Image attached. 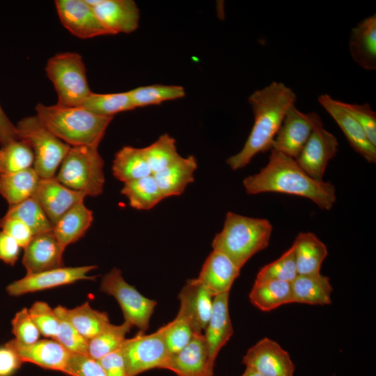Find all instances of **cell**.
<instances>
[{"mask_svg": "<svg viewBox=\"0 0 376 376\" xmlns=\"http://www.w3.org/2000/svg\"><path fill=\"white\" fill-rule=\"evenodd\" d=\"M96 268V265L63 266L38 273L26 274L24 277L8 285L6 291L11 296H20L71 284L80 280H91L94 276L88 274Z\"/></svg>", "mask_w": 376, "mask_h": 376, "instance_id": "cell-11", "label": "cell"}, {"mask_svg": "<svg viewBox=\"0 0 376 376\" xmlns=\"http://www.w3.org/2000/svg\"><path fill=\"white\" fill-rule=\"evenodd\" d=\"M320 104L341 129L351 147L369 163L376 162V146L368 139L364 130L348 111L344 102L328 94L318 97Z\"/></svg>", "mask_w": 376, "mask_h": 376, "instance_id": "cell-14", "label": "cell"}, {"mask_svg": "<svg viewBox=\"0 0 376 376\" xmlns=\"http://www.w3.org/2000/svg\"><path fill=\"white\" fill-rule=\"evenodd\" d=\"M270 150L266 166L243 180L248 194L268 192L292 194L308 198L322 210L333 207L336 194L331 182L312 178L295 159L273 149Z\"/></svg>", "mask_w": 376, "mask_h": 376, "instance_id": "cell-1", "label": "cell"}, {"mask_svg": "<svg viewBox=\"0 0 376 376\" xmlns=\"http://www.w3.org/2000/svg\"><path fill=\"white\" fill-rule=\"evenodd\" d=\"M344 105L363 128L369 141L376 146V113L370 104L344 102Z\"/></svg>", "mask_w": 376, "mask_h": 376, "instance_id": "cell-46", "label": "cell"}, {"mask_svg": "<svg viewBox=\"0 0 376 376\" xmlns=\"http://www.w3.org/2000/svg\"><path fill=\"white\" fill-rule=\"evenodd\" d=\"M29 313L40 334L55 340L58 331V321L54 308L45 301H37L29 309Z\"/></svg>", "mask_w": 376, "mask_h": 376, "instance_id": "cell-43", "label": "cell"}, {"mask_svg": "<svg viewBox=\"0 0 376 376\" xmlns=\"http://www.w3.org/2000/svg\"><path fill=\"white\" fill-rule=\"evenodd\" d=\"M213 297L197 279H189L178 295V316L186 320L194 334H203L211 316Z\"/></svg>", "mask_w": 376, "mask_h": 376, "instance_id": "cell-15", "label": "cell"}, {"mask_svg": "<svg viewBox=\"0 0 376 376\" xmlns=\"http://www.w3.org/2000/svg\"><path fill=\"white\" fill-rule=\"evenodd\" d=\"M338 145L336 136L324 129L321 120L295 160L310 177L323 180L329 162L338 152Z\"/></svg>", "mask_w": 376, "mask_h": 376, "instance_id": "cell-12", "label": "cell"}, {"mask_svg": "<svg viewBox=\"0 0 376 376\" xmlns=\"http://www.w3.org/2000/svg\"><path fill=\"white\" fill-rule=\"evenodd\" d=\"M242 363L264 376H294L295 370L289 353L276 341L264 338L251 347Z\"/></svg>", "mask_w": 376, "mask_h": 376, "instance_id": "cell-13", "label": "cell"}, {"mask_svg": "<svg viewBox=\"0 0 376 376\" xmlns=\"http://www.w3.org/2000/svg\"><path fill=\"white\" fill-rule=\"evenodd\" d=\"M65 374L69 376H107L97 360L88 355L70 353Z\"/></svg>", "mask_w": 376, "mask_h": 376, "instance_id": "cell-45", "label": "cell"}, {"mask_svg": "<svg viewBox=\"0 0 376 376\" xmlns=\"http://www.w3.org/2000/svg\"><path fill=\"white\" fill-rule=\"evenodd\" d=\"M169 370L178 376H212L203 334H194L180 351L171 354Z\"/></svg>", "mask_w": 376, "mask_h": 376, "instance_id": "cell-23", "label": "cell"}, {"mask_svg": "<svg viewBox=\"0 0 376 376\" xmlns=\"http://www.w3.org/2000/svg\"><path fill=\"white\" fill-rule=\"evenodd\" d=\"M93 221V212L81 202L69 210L53 225L52 233L66 248L85 235Z\"/></svg>", "mask_w": 376, "mask_h": 376, "instance_id": "cell-28", "label": "cell"}, {"mask_svg": "<svg viewBox=\"0 0 376 376\" xmlns=\"http://www.w3.org/2000/svg\"><path fill=\"white\" fill-rule=\"evenodd\" d=\"M18 139L31 147L33 155V168L40 178H52L70 148L49 131L36 116L18 121L15 125Z\"/></svg>", "mask_w": 376, "mask_h": 376, "instance_id": "cell-6", "label": "cell"}, {"mask_svg": "<svg viewBox=\"0 0 376 376\" xmlns=\"http://www.w3.org/2000/svg\"><path fill=\"white\" fill-rule=\"evenodd\" d=\"M21 249L14 238L0 230V260L13 266L18 260Z\"/></svg>", "mask_w": 376, "mask_h": 376, "instance_id": "cell-49", "label": "cell"}, {"mask_svg": "<svg viewBox=\"0 0 376 376\" xmlns=\"http://www.w3.org/2000/svg\"><path fill=\"white\" fill-rule=\"evenodd\" d=\"M228 299L229 292L220 294L213 298L211 316L204 331L209 363L213 370L219 351L233 334Z\"/></svg>", "mask_w": 376, "mask_h": 376, "instance_id": "cell-21", "label": "cell"}, {"mask_svg": "<svg viewBox=\"0 0 376 376\" xmlns=\"http://www.w3.org/2000/svg\"><path fill=\"white\" fill-rule=\"evenodd\" d=\"M33 152L27 143L17 139L0 148V174L19 172L32 168Z\"/></svg>", "mask_w": 376, "mask_h": 376, "instance_id": "cell-38", "label": "cell"}, {"mask_svg": "<svg viewBox=\"0 0 376 376\" xmlns=\"http://www.w3.org/2000/svg\"><path fill=\"white\" fill-rule=\"evenodd\" d=\"M59 19L65 28L79 38L111 35L85 0H56Z\"/></svg>", "mask_w": 376, "mask_h": 376, "instance_id": "cell-17", "label": "cell"}, {"mask_svg": "<svg viewBox=\"0 0 376 376\" xmlns=\"http://www.w3.org/2000/svg\"><path fill=\"white\" fill-rule=\"evenodd\" d=\"M12 332L17 342L30 345L39 340L40 332L31 317L29 309L19 311L11 322Z\"/></svg>", "mask_w": 376, "mask_h": 376, "instance_id": "cell-44", "label": "cell"}, {"mask_svg": "<svg viewBox=\"0 0 376 376\" xmlns=\"http://www.w3.org/2000/svg\"><path fill=\"white\" fill-rule=\"evenodd\" d=\"M296 100L291 88L275 81L251 93L248 102L254 116L253 125L242 150L226 159L232 170L245 167L257 154L271 150L286 112Z\"/></svg>", "mask_w": 376, "mask_h": 376, "instance_id": "cell-2", "label": "cell"}, {"mask_svg": "<svg viewBox=\"0 0 376 376\" xmlns=\"http://www.w3.org/2000/svg\"><path fill=\"white\" fill-rule=\"evenodd\" d=\"M98 146H70L55 178L67 187L86 196L101 194L105 182L104 163Z\"/></svg>", "mask_w": 376, "mask_h": 376, "instance_id": "cell-5", "label": "cell"}, {"mask_svg": "<svg viewBox=\"0 0 376 376\" xmlns=\"http://www.w3.org/2000/svg\"><path fill=\"white\" fill-rule=\"evenodd\" d=\"M100 290L117 300L125 322L136 327L142 333L148 330L157 301L144 297L127 283L119 269L113 267L102 277Z\"/></svg>", "mask_w": 376, "mask_h": 376, "instance_id": "cell-9", "label": "cell"}, {"mask_svg": "<svg viewBox=\"0 0 376 376\" xmlns=\"http://www.w3.org/2000/svg\"><path fill=\"white\" fill-rule=\"evenodd\" d=\"M162 327L166 344L171 354L183 349L191 341L194 334L189 322L178 315Z\"/></svg>", "mask_w": 376, "mask_h": 376, "instance_id": "cell-42", "label": "cell"}, {"mask_svg": "<svg viewBox=\"0 0 376 376\" xmlns=\"http://www.w3.org/2000/svg\"><path fill=\"white\" fill-rule=\"evenodd\" d=\"M4 216L19 219L31 229L33 235L52 231V223L34 196L10 205Z\"/></svg>", "mask_w": 376, "mask_h": 376, "instance_id": "cell-36", "label": "cell"}, {"mask_svg": "<svg viewBox=\"0 0 376 376\" xmlns=\"http://www.w3.org/2000/svg\"><path fill=\"white\" fill-rule=\"evenodd\" d=\"M17 133L15 125L7 117L0 106V144L5 146L13 141L17 140Z\"/></svg>", "mask_w": 376, "mask_h": 376, "instance_id": "cell-51", "label": "cell"}, {"mask_svg": "<svg viewBox=\"0 0 376 376\" xmlns=\"http://www.w3.org/2000/svg\"><path fill=\"white\" fill-rule=\"evenodd\" d=\"M197 161L194 156L181 157L174 164L152 174L165 198L182 194L194 181Z\"/></svg>", "mask_w": 376, "mask_h": 376, "instance_id": "cell-25", "label": "cell"}, {"mask_svg": "<svg viewBox=\"0 0 376 376\" xmlns=\"http://www.w3.org/2000/svg\"><path fill=\"white\" fill-rule=\"evenodd\" d=\"M322 120L315 112L303 113L292 105L286 112L276 134L272 148L296 159L313 132Z\"/></svg>", "mask_w": 376, "mask_h": 376, "instance_id": "cell-10", "label": "cell"}, {"mask_svg": "<svg viewBox=\"0 0 376 376\" xmlns=\"http://www.w3.org/2000/svg\"><path fill=\"white\" fill-rule=\"evenodd\" d=\"M132 326L124 322L119 325L109 323L100 333L88 341V355L98 360L120 349Z\"/></svg>", "mask_w": 376, "mask_h": 376, "instance_id": "cell-34", "label": "cell"}, {"mask_svg": "<svg viewBox=\"0 0 376 376\" xmlns=\"http://www.w3.org/2000/svg\"><path fill=\"white\" fill-rule=\"evenodd\" d=\"M135 108L159 104L163 102L180 99L185 95L182 86L155 84L139 86L128 91Z\"/></svg>", "mask_w": 376, "mask_h": 376, "instance_id": "cell-39", "label": "cell"}, {"mask_svg": "<svg viewBox=\"0 0 376 376\" xmlns=\"http://www.w3.org/2000/svg\"><path fill=\"white\" fill-rule=\"evenodd\" d=\"M86 196L63 185L55 177L41 178L34 195L53 225L69 210L84 202Z\"/></svg>", "mask_w": 376, "mask_h": 376, "instance_id": "cell-20", "label": "cell"}, {"mask_svg": "<svg viewBox=\"0 0 376 376\" xmlns=\"http://www.w3.org/2000/svg\"><path fill=\"white\" fill-rule=\"evenodd\" d=\"M40 179L33 167L17 173L0 174V194L10 205H16L34 196Z\"/></svg>", "mask_w": 376, "mask_h": 376, "instance_id": "cell-29", "label": "cell"}, {"mask_svg": "<svg viewBox=\"0 0 376 376\" xmlns=\"http://www.w3.org/2000/svg\"><path fill=\"white\" fill-rule=\"evenodd\" d=\"M65 249L52 231L34 235L24 248L22 263L26 274L63 267Z\"/></svg>", "mask_w": 376, "mask_h": 376, "instance_id": "cell-19", "label": "cell"}, {"mask_svg": "<svg viewBox=\"0 0 376 376\" xmlns=\"http://www.w3.org/2000/svg\"><path fill=\"white\" fill-rule=\"evenodd\" d=\"M249 299L254 306L265 312L292 303L291 283L277 280L254 282Z\"/></svg>", "mask_w": 376, "mask_h": 376, "instance_id": "cell-30", "label": "cell"}, {"mask_svg": "<svg viewBox=\"0 0 376 376\" xmlns=\"http://www.w3.org/2000/svg\"><path fill=\"white\" fill-rule=\"evenodd\" d=\"M142 150L152 174L174 164L182 157L178 152L175 139L168 134L161 135Z\"/></svg>", "mask_w": 376, "mask_h": 376, "instance_id": "cell-37", "label": "cell"}, {"mask_svg": "<svg viewBox=\"0 0 376 376\" xmlns=\"http://www.w3.org/2000/svg\"><path fill=\"white\" fill-rule=\"evenodd\" d=\"M45 71L54 84L58 105L80 107L92 93L82 57L77 53L56 54L48 60Z\"/></svg>", "mask_w": 376, "mask_h": 376, "instance_id": "cell-7", "label": "cell"}, {"mask_svg": "<svg viewBox=\"0 0 376 376\" xmlns=\"http://www.w3.org/2000/svg\"><path fill=\"white\" fill-rule=\"evenodd\" d=\"M0 230L14 238L22 248H25L33 237L31 229L17 218L3 216L0 219Z\"/></svg>", "mask_w": 376, "mask_h": 376, "instance_id": "cell-47", "label": "cell"}, {"mask_svg": "<svg viewBox=\"0 0 376 376\" xmlns=\"http://www.w3.org/2000/svg\"><path fill=\"white\" fill-rule=\"evenodd\" d=\"M298 275L320 273L328 255L327 246L313 233H299L292 244Z\"/></svg>", "mask_w": 376, "mask_h": 376, "instance_id": "cell-26", "label": "cell"}, {"mask_svg": "<svg viewBox=\"0 0 376 376\" xmlns=\"http://www.w3.org/2000/svg\"><path fill=\"white\" fill-rule=\"evenodd\" d=\"M292 303L328 305L333 288L328 276L320 273L298 275L291 283Z\"/></svg>", "mask_w": 376, "mask_h": 376, "instance_id": "cell-27", "label": "cell"}, {"mask_svg": "<svg viewBox=\"0 0 376 376\" xmlns=\"http://www.w3.org/2000/svg\"><path fill=\"white\" fill-rule=\"evenodd\" d=\"M22 361L8 345L0 347V376H11L22 366Z\"/></svg>", "mask_w": 376, "mask_h": 376, "instance_id": "cell-50", "label": "cell"}, {"mask_svg": "<svg viewBox=\"0 0 376 376\" xmlns=\"http://www.w3.org/2000/svg\"><path fill=\"white\" fill-rule=\"evenodd\" d=\"M80 107L95 115L111 118L134 109L128 91L103 94L92 92Z\"/></svg>", "mask_w": 376, "mask_h": 376, "instance_id": "cell-35", "label": "cell"}, {"mask_svg": "<svg viewBox=\"0 0 376 376\" xmlns=\"http://www.w3.org/2000/svg\"><path fill=\"white\" fill-rule=\"evenodd\" d=\"M272 230L267 219L228 212L212 247L227 256L241 269L252 256L268 246Z\"/></svg>", "mask_w": 376, "mask_h": 376, "instance_id": "cell-4", "label": "cell"}, {"mask_svg": "<svg viewBox=\"0 0 376 376\" xmlns=\"http://www.w3.org/2000/svg\"><path fill=\"white\" fill-rule=\"evenodd\" d=\"M120 348L127 376H137L154 368L169 370L171 354L166 344L163 327L150 334L140 333L126 338Z\"/></svg>", "mask_w": 376, "mask_h": 376, "instance_id": "cell-8", "label": "cell"}, {"mask_svg": "<svg viewBox=\"0 0 376 376\" xmlns=\"http://www.w3.org/2000/svg\"><path fill=\"white\" fill-rule=\"evenodd\" d=\"M240 269L224 253L212 250L205 260L197 279L214 297L229 292Z\"/></svg>", "mask_w": 376, "mask_h": 376, "instance_id": "cell-22", "label": "cell"}, {"mask_svg": "<svg viewBox=\"0 0 376 376\" xmlns=\"http://www.w3.org/2000/svg\"><path fill=\"white\" fill-rule=\"evenodd\" d=\"M297 276L294 247L292 245L278 259L263 267L257 274L255 282L277 280L292 283Z\"/></svg>", "mask_w": 376, "mask_h": 376, "instance_id": "cell-41", "label": "cell"}, {"mask_svg": "<svg viewBox=\"0 0 376 376\" xmlns=\"http://www.w3.org/2000/svg\"><path fill=\"white\" fill-rule=\"evenodd\" d=\"M120 192L138 210H149L165 198L152 175L125 182Z\"/></svg>", "mask_w": 376, "mask_h": 376, "instance_id": "cell-32", "label": "cell"}, {"mask_svg": "<svg viewBox=\"0 0 376 376\" xmlns=\"http://www.w3.org/2000/svg\"><path fill=\"white\" fill-rule=\"evenodd\" d=\"M348 45L350 56L359 66L368 71L376 70L375 13L352 29Z\"/></svg>", "mask_w": 376, "mask_h": 376, "instance_id": "cell-24", "label": "cell"}, {"mask_svg": "<svg viewBox=\"0 0 376 376\" xmlns=\"http://www.w3.org/2000/svg\"><path fill=\"white\" fill-rule=\"evenodd\" d=\"M67 315L77 331L87 341L111 323L107 312L93 309L88 301L73 308H67Z\"/></svg>", "mask_w": 376, "mask_h": 376, "instance_id": "cell-33", "label": "cell"}, {"mask_svg": "<svg viewBox=\"0 0 376 376\" xmlns=\"http://www.w3.org/2000/svg\"><path fill=\"white\" fill-rule=\"evenodd\" d=\"M241 376H264V375L259 374L258 373L256 372L255 370L249 368H246L244 372Z\"/></svg>", "mask_w": 376, "mask_h": 376, "instance_id": "cell-52", "label": "cell"}, {"mask_svg": "<svg viewBox=\"0 0 376 376\" xmlns=\"http://www.w3.org/2000/svg\"><path fill=\"white\" fill-rule=\"evenodd\" d=\"M111 35L130 33L139 26V10L132 0H85Z\"/></svg>", "mask_w": 376, "mask_h": 376, "instance_id": "cell-16", "label": "cell"}, {"mask_svg": "<svg viewBox=\"0 0 376 376\" xmlns=\"http://www.w3.org/2000/svg\"><path fill=\"white\" fill-rule=\"evenodd\" d=\"M54 310L58 321L55 340L70 353L88 355V341L77 331L68 319L67 308L58 305Z\"/></svg>", "mask_w": 376, "mask_h": 376, "instance_id": "cell-40", "label": "cell"}, {"mask_svg": "<svg viewBox=\"0 0 376 376\" xmlns=\"http://www.w3.org/2000/svg\"><path fill=\"white\" fill-rule=\"evenodd\" d=\"M112 173L123 183L152 175L142 148L126 146L115 155Z\"/></svg>", "mask_w": 376, "mask_h": 376, "instance_id": "cell-31", "label": "cell"}, {"mask_svg": "<svg viewBox=\"0 0 376 376\" xmlns=\"http://www.w3.org/2000/svg\"><path fill=\"white\" fill-rule=\"evenodd\" d=\"M36 116L45 127L70 146L99 145L112 120L81 107L47 106L39 103Z\"/></svg>", "mask_w": 376, "mask_h": 376, "instance_id": "cell-3", "label": "cell"}, {"mask_svg": "<svg viewBox=\"0 0 376 376\" xmlns=\"http://www.w3.org/2000/svg\"><path fill=\"white\" fill-rule=\"evenodd\" d=\"M22 362L34 363L42 368L65 373L70 352L54 339H42L30 344H22L15 339L6 343Z\"/></svg>", "mask_w": 376, "mask_h": 376, "instance_id": "cell-18", "label": "cell"}, {"mask_svg": "<svg viewBox=\"0 0 376 376\" xmlns=\"http://www.w3.org/2000/svg\"><path fill=\"white\" fill-rule=\"evenodd\" d=\"M107 376H127L121 348L97 360Z\"/></svg>", "mask_w": 376, "mask_h": 376, "instance_id": "cell-48", "label": "cell"}]
</instances>
